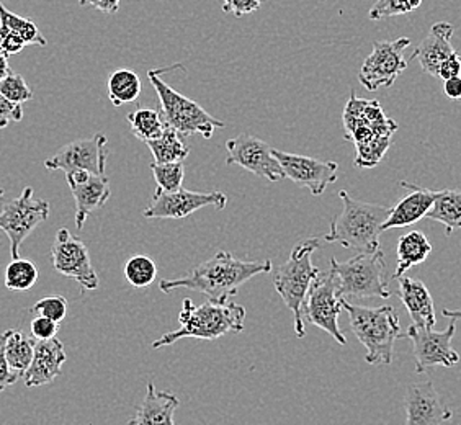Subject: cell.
Listing matches in <instances>:
<instances>
[{
  "instance_id": "cell-10",
  "label": "cell",
  "mask_w": 461,
  "mask_h": 425,
  "mask_svg": "<svg viewBox=\"0 0 461 425\" xmlns=\"http://www.w3.org/2000/svg\"><path fill=\"white\" fill-rule=\"evenodd\" d=\"M411 46L409 38L394 41H375L372 53L366 56L358 80L365 89L375 92L380 87H391L408 68L404 50Z\"/></svg>"
},
{
  "instance_id": "cell-9",
  "label": "cell",
  "mask_w": 461,
  "mask_h": 425,
  "mask_svg": "<svg viewBox=\"0 0 461 425\" xmlns=\"http://www.w3.org/2000/svg\"><path fill=\"white\" fill-rule=\"evenodd\" d=\"M50 216V203L45 200H36L33 188L27 186L23 192L0 212V232L10 240L12 258H20V246L33 231L45 222Z\"/></svg>"
},
{
  "instance_id": "cell-36",
  "label": "cell",
  "mask_w": 461,
  "mask_h": 425,
  "mask_svg": "<svg viewBox=\"0 0 461 425\" xmlns=\"http://www.w3.org/2000/svg\"><path fill=\"white\" fill-rule=\"evenodd\" d=\"M412 9L409 5V0H376L368 17L370 20H383V18L398 17V15H406L411 14Z\"/></svg>"
},
{
  "instance_id": "cell-30",
  "label": "cell",
  "mask_w": 461,
  "mask_h": 425,
  "mask_svg": "<svg viewBox=\"0 0 461 425\" xmlns=\"http://www.w3.org/2000/svg\"><path fill=\"white\" fill-rule=\"evenodd\" d=\"M38 280V268L28 258H12L7 268L4 282L10 292H28L33 288Z\"/></svg>"
},
{
  "instance_id": "cell-34",
  "label": "cell",
  "mask_w": 461,
  "mask_h": 425,
  "mask_svg": "<svg viewBox=\"0 0 461 425\" xmlns=\"http://www.w3.org/2000/svg\"><path fill=\"white\" fill-rule=\"evenodd\" d=\"M0 94L10 102L20 105L33 98V92L28 87L23 76L15 72H10L9 76L0 82Z\"/></svg>"
},
{
  "instance_id": "cell-11",
  "label": "cell",
  "mask_w": 461,
  "mask_h": 425,
  "mask_svg": "<svg viewBox=\"0 0 461 425\" xmlns=\"http://www.w3.org/2000/svg\"><path fill=\"white\" fill-rule=\"evenodd\" d=\"M53 267L59 274L76 280L84 292L98 288V275L90 260L89 249L71 231H58L51 248Z\"/></svg>"
},
{
  "instance_id": "cell-47",
  "label": "cell",
  "mask_w": 461,
  "mask_h": 425,
  "mask_svg": "<svg viewBox=\"0 0 461 425\" xmlns=\"http://www.w3.org/2000/svg\"><path fill=\"white\" fill-rule=\"evenodd\" d=\"M420 4H422V0H409V5H411V9L412 10L419 9Z\"/></svg>"
},
{
  "instance_id": "cell-15",
  "label": "cell",
  "mask_w": 461,
  "mask_h": 425,
  "mask_svg": "<svg viewBox=\"0 0 461 425\" xmlns=\"http://www.w3.org/2000/svg\"><path fill=\"white\" fill-rule=\"evenodd\" d=\"M228 159L226 164H238L267 182H278L285 178L284 168L274 156L270 144L252 134H240L226 142Z\"/></svg>"
},
{
  "instance_id": "cell-44",
  "label": "cell",
  "mask_w": 461,
  "mask_h": 425,
  "mask_svg": "<svg viewBox=\"0 0 461 425\" xmlns=\"http://www.w3.org/2000/svg\"><path fill=\"white\" fill-rule=\"evenodd\" d=\"M444 94L448 98H461V77L444 80Z\"/></svg>"
},
{
  "instance_id": "cell-13",
  "label": "cell",
  "mask_w": 461,
  "mask_h": 425,
  "mask_svg": "<svg viewBox=\"0 0 461 425\" xmlns=\"http://www.w3.org/2000/svg\"><path fill=\"white\" fill-rule=\"evenodd\" d=\"M228 204V196L222 192H188L180 188L177 192H164L156 188L151 203L142 212L144 218L149 220H182L188 214L202 210L204 206H213L216 210H224Z\"/></svg>"
},
{
  "instance_id": "cell-7",
  "label": "cell",
  "mask_w": 461,
  "mask_h": 425,
  "mask_svg": "<svg viewBox=\"0 0 461 425\" xmlns=\"http://www.w3.org/2000/svg\"><path fill=\"white\" fill-rule=\"evenodd\" d=\"M162 72H166V69H154L148 72V77L159 97L162 116L166 123L172 126L182 138L202 134L204 140H210L216 130L226 126L224 122L210 115L204 108L198 105L195 100L172 89L169 84L160 77Z\"/></svg>"
},
{
  "instance_id": "cell-25",
  "label": "cell",
  "mask_w": 461,
  "mask_h": 425,
  "mask_svg": "<svg viewBox=\"0 0 461 425\" xmlns=\"http://www.w3.org/2000/svg\"><path fill=\"white\" fill-rule=\"evenodd\" d=\"M426 218L440 222L445 228L447 238L456 230H461V192L460 190H440L435 192L432 210Z\"/></svg>"
},
{
  "instance_id": "cell-1",
  "label": "cell",
  "mask_w": 461,
  "mask_h": 425,
  "mask_svg": "<svg viewBox=\"0 0 461 425\" xmlns=\"http://www.w3.org/2000/svg\"><path fill=\"white\" fill-rule=\"evenodd\" d=\"M270 260H240L226 250L216 252L213 258L196 266L192 272L176 278L162 280L160 292L169 293L174 290H192L203 293L210 300H230L240 286L254 278L256 275L270 274Z\"/></svg>"
},
{
  "instance_id": "cell-14",
  "label": "cell",
  "mask_w": 461,
  "mask_h": 425,
  "mask_svg": "<svg viewBox=\"0 0 461 425\" xmlns=\"http://www.w3.org/2000/svg\"><path fill=\"white\" fill-rule=\"evenodd\" d=\"M108 149L107 136L95 134L87 140L69 142L43 162L48 170H62L66 174L86 170L92 176H105Z\"/></svg>"
},
{
  "instance_id": "cell-18",
  "label": "cell",
  "mask_w": 461,
  "mask_h": 425,
  "mask_svg": "<svg viewBox=\"0 0 461 425\" xmlns=\"http://www.w3.org/2000/svg\"><path fill=\"white\" fill-rule=\"evenodd\" d=\"M66 360V348L58 337L50 340H36L33 360L23 376L25 384L28 388H35L53 383L61 375Z\"/></svg>"
},
{
  "instance_id": "cell-42",
  "label": "cell",
  "mask_w": 461,
  "mask_h": 425,
  "mask_svg": "<svg viewBox=\"0 0 461 425\" xmlns=\"http://www.w3.org/2000/svg\"><path fill=\"white\" fill-rule=\"evenodd\" d=\"M437 77L442 80L452 79V77H461L460 54L455 51L448 59H445V61L442 62V66H440V69H438V76H437Z\"/></svg>"
},
{
  "instance_id": "cell-45",
  "label": "cell",
  "mask_w": 461,
  "mask_h": 425,
  "mask_svg": "<svg viewBox=\"0 0 461 425\" xmlns=\"http://www.w3.org/2000/svg\"><path fill=\"white\" fill-rule=\"evenodd\" d=\"M12 69L9 66V56L0 53V82L9 76Z\"/></svg>"
},
{
  "instance_id": "cell-6",
  "label": "cell",
  "mask_w": 461,
  "mask_h": 425,
  "mask_svg": "<svg viewBox=\"0 0 461 425\" xmlns=\"http://www.w3.org/2000/svg\"><path fill=\"white\" fill-rule=\"evenodd\" d=\"M330 268L339 278L340 298H382L391 296L390 278L386 274V260L382 250L373 254H358L346 262L330 258Z\"/></svg>"
},
{
  "instance_id": "cell-43",
  "label": "cell",
  "mask_w": 461,
  "mask_h": 425,
  "mask_svg": "<svg viewBox=\"0 0 461 425\" xmlns=\"http://www.w3.org/2000/svg\"><path fill=\"white\" fill-rule=\"evenodd\" d=\"M120 4L122 0H90V5L104 14H116L120 9Z\"/></svg>"
},
{
  "instance_id": "cell-2",
  "label": "cell",
  "mask_w": 461,
  "mask_h": 425,
  "mask_svg": "<svg viewBox=\"0 0 461 425\" xmlns=\"http://www.w3.org/2000/svg\"><path fill=\"white\" fill-rule=\"evenodd\" d=\"M180 328L167 332L152 342V348L172 346L180 339L194 337L200 340H216L226 334H240L244 330L246 308L230 300H210L195 306L192 300H184L178 314Z\"/></svg>"
},
{
  "instance_id": "cell-31",
  "label": "cell",
  "mask_w": 461,
  "mask_h": 425,
  "mask_svg": "<svg viewBox=\"0 0 461 425\" xmlns=\"http://www.w3.org/2000/svg\"><path fill=\"white\" fill-rule=\"evenodd\" d=\"M0 25L7 27L12 32H15L23 38V41L30 45L46 46V38L41 35V32L36 27L32 20L20 17L17 14L10 12L0 0Z\"/></svg>"
},
{
  "instance_id": "cell-32",
  "label": "cell",
  "mask_w": 461,
  "mask_h": 425,
  "mask_svg": "<svg viewBox=\"0 0 461 425\" xmlns=\"http://www.w3.org/2000/svg\"><path fill=\"white\" fill-rule=\"evenodd\" d=\"M123 274L126 282L134 288H148L156 280L158 267L148 256H134L126 260Z\"/></svg>"
},
{
  "instance_id": "cell-37",
  "label": "cell",
  "mask_w": 461,
  "mask_h": 425,
  "mask_svg": "<svg viewBox=\"0 0 461 425\" xmlns=\"http://www.w3.org/2000/svg\"><path fill=\"white\" fill-rule=\"evenodd\" d=\"M32 337L35 340H50L58 336L59 330V322H56L53 319L45 318V316H36L32 324H30Z\"/></svg>"
},
{
  "instance_id": "cell-48",
  "label": "cell",
  "mask_w": 461,
  "mask_h": 425,
  "mask_svg": "<svg viewBox=\"0 0 461 425\" xmlns=\"http://www.w3.org/2000/svg\"><path fill=\"white\" fill-rule=\"evenodd\" d=\"M80 5H90V0H79Z\"/></svg>"
},
{
  "instance_id": "cell-17",
  "label": "cell",
  "mask_w": 461,
  "mask_h": 425,
  "mask_svg": "<svg viewBox=\"0 0 461 425\" xmlns=\"http://www.w3.org/2000/svg\"><path fill=\"white\" fill-rule=\"evenodd\" d=\"M404 425H440L453 417L452 411L438 398L432 381L409 384L404 394Z\"/></svg>"
},
{
  "instance_id": "cell-26",
  "label": "cell",
  "mask_w": 461,
  "mask_h": 425,
  "mask_svg": "<svg viewBox=\"0 0 461 425\" xmlns=\"http://www.w3.org/2000/svg\"><path fill=\"white\" fill-rule=\"evenodd\" d=\"M5 336H7L5 339L7 362H9L10 368L23 380L28 366L33 360V355H35L36 340L18 329L5 330Z\"/></svg>"
},
{
  "instance_id": "cell-8",
  "label": "cell",
  "mask_w": 461,
  "mask_h": 425,
  "mask_svg": "<svg viewBox=\"0 0 461 425\" xmlns=\"http://www.w3.org/2000/svg\"><path fill=\"white\" fill-rule=\"evenodd\" d=\"M340 311L342 303L339 296L338 275L332 268H329L328 272H320L311 284L303 306V316L304 321L334 337L340 346H346V336L339 328Z\"/></svg>"
},
{
  "instance_id": "cell-27",
  "label": "cell",
  "mask_w": 461,
  "mask_h": 425,
  "mask_svg": "<svg viewBox=\"0 0 461 425\" xmlns=\"http://www.w3.org/2000/svg\"><path fill=\"white\" fill-rule=\"evenodd\" d=\"M146 144H148L156 164H169V162L185 160L186 156L190 154V148L186 146L184 138L169 124H166V130L159 138L146 142Z\"/></svg>"
},
{
  "instance_id": "cell-35",
  "label": "cell",
  "mask_w": 461,
  "mask_h": 425,
  "mask_svg": "<svg viewBox=\"0 0 461 425\" xmlns=\"http://www.w3.org/2000/svg\"><path fill=\"white\" fill-rule=\"evenodd\" d=\"M32 312L36 316H45V318L53 319L56 322H61L68 314V300L59 294L46 296L33 304Z\"/></svg>"
},
{
  "instance_id": "cell-40",
  "label": "cell",
  "mask_w": 461,
  "mask_h": 425,
  "mask_svg": "<svg viewBox=\"0 0 461 425\" xmlns=\"http://www.w3.org/2000/svg\"><path fill=\"white\" fill-rule=\"evenodd\" d=\"M262 5V0H222V12L234 17H244L256 12Z\"/></svg>"
},
{
  "instance_id": "cell-24",
  "label": "cell",
  "mask_w": 461,
  "mask_h": 425,
  "mask_svg": "<svg viewBox=\"0 0 461 425\" xmlns=\"http://www.w3.org/2000/svg\"><path fill=\"white\" fill-rule=\"evenodd\" d=\"M398 267L393 275L394 280L401 278L412 267L420 266L432 254V244L420 231H411L398 240Z\"/></svg>"
},
{
  "instance_id": "cell-5",
  "label": "cell",
  "mask_w": 461,
  "mask_h": 425,
  "mask_svg": "<svg viewBox=\"0 0 461 425\" xmlns=\"http://www.w3.org/2000/svg\"><path fill=\"white\" fill-rule=\"evenodd\" d=\"M320 238L303 240L293 248L292 254L286 262L276 268L272 275L274 286L286 308L292 311L294 318V334L296 337L306 336L303 306L306 294L314 278L320 275V268L312 264V254L320 249Z\"/></svg>"
},
{
  "instance_id": "cell-38",
  "label": "cell",
  "mask_w": 461,
  "mask_h": 425,
  "mask_svg": "<svg viewBox=\"0 0 461 425\" xmlns=\"http://www.w3.org/2000/svg\"><path fill=\"white\" fill-rule=\"evenodd\" d=\"M25 48L27 43L23 41L22 36L0 25V53L12 56V54L22 53Z\"/></svg>"
},
{
  "instance_id": "cell-12",
  "label": "cell",
  "mask_w": 461,
  "mask_h": 425,
  "mask_svg": "<svg viewBox=\"0 0 461 425\" xmlns=\"http://www.w3.org/2000/svg\"><path fill=\"white\" fill-rule=\"evenodd\" d=\"M455 322L456 321L452 319L444 332H437L432 328H417L414 324L409 326L406 336L414 348L416 373H426L437 366L453 368L460 364V355L452 347Z\"/></svg>"
},
{
  "instance_id": "cell-46",
  "label": "cell",
  "mask_w": 461,
  "mask_h": 425,
  "mask_svg": "<svg viewBox=\"0 0 461 425\" xmlns=\"http://www.w3.org/2000/svg\"><path fill=\"white\" fill-rule=\"evenodd\" d=\"M445 318L455 319V321H461V308L460 310H444Z\"/></svg>"
},
{
  "instance_id": "cell-21",
  "label": "cell",
  "mask_w": 461,
  "mask_h": 425,
  "mask_svg": "<svg viewBox=\"0 0 461 425\" xmlns=\"http://www.w3.org/2000/svg\"><path fill=\"white\" fill-rule=\"evenodd\" d=\"M180 399L169 391H158L154 381H148V390L133 419L128 425H176V411Z\"/></svg>"
},
{
  "instance_id": "cell-41",
  "label": "cell",
  "mask_w": 461,
  "mask_h": 425,
  "mask_svg": "<svg viewBox=\"0 0 461 425\" xmlns=\"http://www.w3.org/2000/svg\"><path fill=\"white\" fill-rule=\"evenodd\" d=\"M23 108L20 104H14L0 94V130L7 128L10 122H22Z\"/></svg>"
},
{
  "instance_id": "cell-33",
  "label": "cell",
  "mask_w": 461,
  "mask_h": 425,
  "mask_svg": "<svg viewBox=\"0 0 461 425\" xmlns=\"http://www.w3.org/2000/svg\"><path fill=\"white\" fill-rule=\"evenodd\" d=\"M152 176L159 190L164 192H177L182 188L185 177V166L184 160L169 162V164H151Z\"/></svg>"
},
{
  "instance_id": "cell-16",
  "label": "cell",
  "mask_w": 461,
  "mask_h": 425,
  "mask_svg": "<svg viewBox=\"0 0 461 425\" xmlns=\"http://www.w3.org/2000/svg\"><path fill=\"white\" fill-rule=\"evenodd\" d=\"M272 152L284 168L285 177L298 186L308 188L312 196L322 195L326 188L338 180L339 164L334 160H318L278 149H272Z\"/></svg>"
},
{
  "instance_id": "cell-19",
  "label": "cell",
  "mask_w": 461,
  "mask_h": 425,
  "mask_svg": "<svg viewBox=\"0 0 461 425\" xmlns=\"http://www.w3.org/2000/svg\"><path fill=\"white\" fill-rule=\"evenodd\" d=\"M453 35H455V27L452 23L437 22L414 54L411 56V61L417 59L427 74L437 77L442 62L455 53L452 46Z\"/></svg>"
},
{
  "instance_id": "cell-29",
  "label": "cell",
  "mask_w": 461,
  "mask_h": 425,
  "mask_svg": "<svg viewBox=\"0 0 461 425\" xmlns=\"http://www.w3.org/2000/svg\"><path fill=\"white\" fill-rule=\"evenodd\" d=\"M131 133L144 142L159 138L166 130V120L158 110L152 108H138L126 116Z\"/></svg>"
},
{
  "instance_id": "cell-20",
  "label": "cell",
  "mask_w": 461,
  "mask_h": 425,
  "mask_svg": "<svg viewBox=\"0 0 461 425\" xmlns=\"http://www.w3.org/2000/svg\"><path fill=\"white\" fill-rule=\"evenodd\" d=\"M401 186L408 188L411 194L404 196L394 208H391L390 216L383 224L382 231L406 228L414 222H420L434 206L435 192L432 190L409 184L406 180L401 182Z\"/></svg>"
},
{
  "instance_id": "cell-23",
  "label": "cell",
  "mask_w": 461,
  "mask_h": 425,
  "mask_svg": "<svg viewBox=\"0 0 461 425\" xmlns=\"http://www.w3.org/2000/svg\"><path fill=\"white\" fill-rule=\"evenodd\" d=\"M400 280L401 303L408 310L409 316L412 319V324L417 328H432L435 322V306L432 294L426 285L420 280H414L411 276L402 275Z\"/></svg>"
},
{
  "instance_id": "cell-28",
  "label": "cell",
  "mask_w": 461,
  "mask_h": 425,
  "mask_svg": "<svg viewBox=\"0 0 461 425\" xmlns=\"http://www.w3.org/2000/svg\"><path fill=\"white\" fill-rule=\"evenodd\" d=\"M108 98L115 106L133 104L141 95V79L131 69L112 72L107 80Z\"/></svg>"
},
{
  "instance_id": "cell-39",
  "label": "cell",
  "mask_w": 461,
  "mask_h": 425,
  "mask_svg": "<svg viewBox=\"0 0 461 425\" xmlns=\"http://www.w3.org/2000/svg\"><path fill=\"white\" fill-rule=\"evenodd\" d=\"M5 332L0 334V391L9 388L12 384H15L18 380H22L17 373L10 368L7 357H5Z\"/></svg>"
},
{
  "instance_id": "cell-3",
  "label": "cell",
  "mask_w": 461,
  "mask_h": 425,
  "mask_svg": "<svg viewBox=\"0 0 461 425\" xmlns=\"http://www.w3.org/2000/svg\"><path fill=\"white\" fill-rule=\"evenodd\" d=\"M339 196L344 208L338 216H334L324 240L338 242L342 248L352 249L360 254H373L380 250L382 226L388 220L391 208L358 202L346 190H340Z\"/></svg>"
},
{
  "instance_id": "cell-22",
  "label": "cell",
  "mask_w": 461,
  "mask_h": 425,
  "mask_svg": "<svg viewBox=\"0 0 461 425\" xmlns=\"http://www.w3.org/2000/svg\"><path fill=\"white\" fill-rule=\"evenodd\" d=\"M68 185L76 202V228L80 231L90 214L107 203L112 195L110 180L105 176H90L84 182H68Z\"/></svg>"
},
{
  "instance_id": "cell-4",
  "label": "cell",
  "mask_w": 461,
  "mask_h": 425,
  "mask_svg": "<svg viewBox=\"0 0 461 425\" xmlns=\"http://www.w3.org/2000/svg\"><path fill=\"white\" fill-rule=\"evenodd\" d=\"M342 308L348 312L350 330L358 342L366 348L365 360L370 365H391L396 340L404 336L401 332L400 316L396 310L384 304L368 308L340 298Z\"/></svg>"
}]
</instances>
